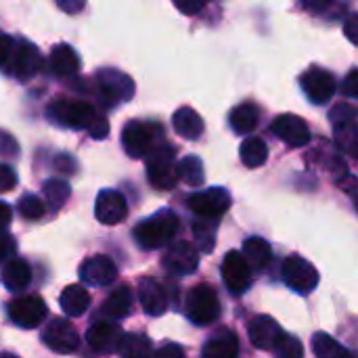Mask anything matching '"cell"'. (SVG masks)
I'll use <instances>...</instances> for the list:
<instances>
[{
  "mask_svg": "<svg viewBox=\"0 0 358 358\" xmlns=\"http://www.w3.org/2000/svg\"><path fill=\"white\" fill-rule=\"evenodd\" d=\"M13 48H15V38L6 36L0 31V69L8 73L10 69V59H13Z\"/></svg>",
  "mask_w": 358,
  "mask_h": 358,
  "instance_id": "obj_39",
  "label": "cell"
},
{
  "mask_svg": "<svg viewBox=\"0 0 358 358\" xmlns=\"http://www.w3.org/2000/svg\"><path fill=\"white\" fill-rule=\"evenodd\" d=\"M0 358H19V357H15V355H0Z\"/></svg>",
  "mask_w": 358,
  "mask_h": 358,
  "instance_id": "obj_51",
  "label": "cell"
},
{
  "mask_svg": "<svg viewBox=\"0 0 358 358\" xmlns=\"http://www.w3.org/2000/svg\"><path fill=\"white\" fill-rule=\"evenodd\" d=\"M300 2L310 13H325L334 4V0H300Z\"/></svg>",
  "mask_w": 358,
  "mask_h": 358,
  "instance_id": "obj_47",
  "label": "cell"
},
{
  "mask_svg": "<svg viewBox=\"0 0 358 358\" xmlns=\"http://www.w3.org/2000/svg\"><path fill=\"white\" fill-rule=\"evenodd\" d=\"M237 352H239V342L235 334L224 329L206 342L201 358H237Z\"/></svg>",
  "mask_w": 358,
  "mask_h": 358,
  "instance_id": "obj_24",
  "label": "cell"
},
{
  "mask_svg": "<svg viewBox=\"0 0 358 358\" xmlns=\"http://www.w3.org/2000/svg\"><path fill=\"white\" fill-rule=\"evenodd\" d=\"M15 254V239L10 235L0 233V260H6Z\"/></svg>",
  "mask_w": 358,
  "mask_h": 358,
  "instance_id": "obj_45",
  "label": "cell"
},
{
  "mask_svg": "<svg viewBox=\"0 0 358 358\" xmlns=\"http://www.w3.org/2000/svg\"><path fill=\"white\" fill-rule=\"evenodd\" d=\"M222 279L229 292L243 294L252 285V268L241 256V252H229L222 262Z\"/></svg>",
  "mask_w": 358,
  "mask_h": 358,
  "instance_id": "obj_14",
  "label": "cell"
},
{
  "mask_svg": "<svg viewBox=\"0 0 358 358\" xmlns=\"http://www.w3.org/2000/svg\"><path fill=\"white\" fill-rule=\"evenodd\" d=\"M153 358H187V355L178 344H166L153 355Z\"/></svg>",
  "mask_w": 358,
  "mask_h": 358,
  "instance_id": "obj_44",
  "label": "cell"
},
{
  "mask_svg": "<svg viewBox=\"0 0 358 358\" xmlns=\"http://www.w3.org/2000/svg\"><path fill=\"white\" fill-rule=\"evenodd\" d=\"M176 170H178V180H185L191 187H199L206 180L203 164L195 155H187L180 164H176Z\"/></svg>",
  "mask_w": 358,
  "mask_h": 358,
  "instance_id": "obj_33",
  "label": "cell"
},
{
  "mask_svg": "<svg viewBox=\"0 0 358 358\" xmlns=\"http://www.w3.org/2000/svg\"><path fill=\"white\" fill-rule=\"evenodd\" d=\"M248 336H250V342L260 348V350H273L277 340L283 336V329L279 327V323L268 317V315H258L256 319L250 321V327H248Z\"/></svg>",
  "mask_w": 358,
  "mask_h": 358,
  "instance_id": "obj_18",
  "label": "cell"
},
{
  "mask_svg": "<svg viewBox=\"0 0 358 358\" xmlns=\"http://www.w3.org/2000/svg\"><path fill=\"white\" fill-rule=\"evenodd\" d=\"M239 155H241V162L248 168H260L268 159V147H266V143L260 136H248L241 143Z\"/></svg>",
  "mask_w": 358,
  "mask_h": 358,
  "instance_id": "obj_28",
  "label": "cell"
},
{
  "mask_svg": "<svg viewBox=\"0 0 358 358\" xmlns=\"http://www.w3.org/2000/svg\"><path fill=\"white\" fill-rule=\"evenodd\" d=\"M216 227H218V220L216 218H197L193 222L195 243L206 254L214 250V243H216Z\"/></svg>",
  "mask_w": 358,
  "mask_h": 358,
  "instance_id": "obj_32",
  "label": "cell"
},
{
  "mask_svg": "<svg viewBox=\"0 0 358 358\" xmlns=\"http://www.w3.org/2000/svg\"><path fill=\"white\" fill-rule=\"evenodd\" d=\"M88 132H90V136H92L94 141L107 138V134H109V122H107V117L101 115V113H96V117H94V122L90 124Z\"/></svg>",
  "mask_w": 358,
  "mask_h": 358,
  "instance_id": "obj_40",
  "label": "cell"
},
{
  "mask_svg": "<svg viewBox=\"0 0 358 358\" xmlns=\"http://www.w3.org/2000/svg\"><path fill=\"white\" fill-rule=\"evenodd\" d=\"M40 67H42V57H40L38 48L27 40H15L8 73L21 82H27L40 71Z\"/></svg>",
  "mask_w": 358,
  "mask_h": 358,
  "instance_id": "obj_10",
  "label": "cell"
},
{
  "mask_svg": "<svg viewBox=\"0 0 358 358\" xmlns=\"http://www.w3.org/2000/svg\"><path fill=\"white\" fill-rule=\"evenodd\" d=\"M336 143L342 147V151L357 155L358 149V134H357V124L348 122V124H338L336 126Z\"/></svg>",
  "mask_w": 358,
  "mask_h": 358,
  "instance_id": "obj_35",
  "label": "cell"
},
{
  "mask_svg": "<svg viewBox=\"0 0 358 358\" xmlns=\"http://www.w3.org/2000/svg\"><path fill=\"white\" fill-rule=\"evenodd\" d=\"M80 279L90 287H107L115 281L117 268L109 256H92L80 264Z\"/></svg>",
  "mask_w": 358,
  "mask_h": 358,
  "instance_id": "obj_16",
  "label": "cell"
},
{
  "mask_svg": "<svg viewBox=\"0 0 358 358\" xmlns=\"http://www.w3.org/2000/svg\"><path fill=\"white\" fill-rule=\"evenodd\" d=\"M10 220H13V210H10V206L4 203V201H0V233L8 229Z\"/></svg>",
  "mask_w": 358,
  "mask_h": 358,
  "instance_id": "obj_49",
  "label": "cell"
},
{
  "mask_svg": "<svg viewBox=\"0 0 358 358\" xmlns=\"http://www.w3.org/2000/svg\"><path fill=\"white\" fill-rule=\"evenodd\" d=\"M55 2L59 4L61 10H65V13H69V15L80 13V10L84 8V4H86V0H55Z\"/></svg>",
  "mask_w": 358,
  "mask_h": 358,
  "instance_id": "obj_48",
  "label": "cell"
},
{
  "mask_svg": "<svg viewBox=\"0 0 358 358\" xmlns=\"http://www.w3.org/2000/svg\"><path fill=\"white\" fill-rule=\"evenodd\" d=\"M178 224V216L172 210H159L134 227V239L143 250H157L174 239Z\"/></svg>",
  "mask_w": 358,
  "mask_h": 358,
  "instance_id": "obj_1",
  "label": "cell"
},
{
  "mask_svg": "<svg viewBox=\"0 0 358 358\" xmlns=\"http://www.w3.org/2000/svg\"><path fill=\"white\" fill-rule=\"evenodd\" d=\"M357 78L358 69H350L348 76H346V80H344V92H346V96H350V99H358Z\"/></svg>",
  "mask_w": 358,
  "mask_h": 358,
  "instance_id": "obj_46",
  "label": "cell"
},
{
  "mask_svg": "<svg viewBox=\"0 0 358 358\" xmlns=\"http://www.w3.org/2000/svg\"><path fill=\"white\" fill-rule=\"evenodd\" d=\"M94 216L101 224L113 227L120 224L126 216H128V203L126 197L120 191L113 189H105L96 195L94 201Z\"/></svg>",
  "mask_w": 358,
  "mask_h": 358,
  "instance_id": "obj_13",
  "label": "cell"
},
{
  "mask_svg": "<svg viewBox=\"0 0 358 358\" xmlns=\"http://www.w3.org/2000/svg\"><path fill=\"white\" fill-rule=\"evenodd\" d=\"M281 275H283L285 285L289 289L298 292V294H310L319 285V273H317V268L308 260H304L302 256H296V254L289 256L283 262Z\"/></svg>",
  "mask_w": 358,
  "mask_h": 358,
  "instance_id": "obj_8",
  "label": "cell"
},
{
  "mask_svg": "<svg viewBox=\"0 0 358 358\" xmlns=\"http://www.w3.org/2000/svg\"><path fill=\"white\" fill-rule=\"evenodd\" d=\"M8 317L23 329L38 327L46 317V304L38 296H19L8 304Z\"/></svg>",
  "mask_w": 358,
  "mask_h": 358,
  "instance_id": "obj_11",
  "label": "cell"
},
{
  "mask_svg": "<svg viewBox=\"0 0 358 358\" xmlns=\"http://www.w3.org/2000/svg\"><path fill=\"white\" fill-rule=\"evenodd\" d=\"M42 340H44V344H46L52 352H57V355H71V352L78 348V344H80V338H78L76 329H73L71 323L65 321V319H55V321L44 329Z\"/></svg>",
  "mask_w": 358,
  "mask_h": 358,
  "instance_id": "obj_17",
  "label": "cell"
},
{
  "mask_svg": "<svg viewBox=\"0 0 358 358\" xmlns=\"http://www.w3.org/2000/svg\"><path fill=\"white\" fill-rule=\"evenodd\" d=\"M273 350H275L277 358H304V346H302V342L298 338H294V336H287V334H283L277 340V344H275Z\"/></svg>",
  "mask_w": 358,
  "mask_h": 358,
  "instance_id": "obj_37",
  "label": "cell"
},
{
  "mask_svg": "<svg viewBox=\"0 0 358 358\" xmlns=\"http://www.w3.org/2000/svg\"><path fill=\"white\" fill-rule=\"evenodd\" d=\"M147 159V178L153 189L170 191L178 185V170H176V149L168 143L153 145L151 151L145 155Z\"/></svg>",
  "mask_w": 358,
  "mask_h": 358,
  "instance_id": "obj_3",
  "label": "cell"
},
{
  "mask_svg": "<svg viewBox=\"0 0 358 358\" xmlns=\"http://www.w3.org/2000/svg\"><path fill=\"white\" fill-rule=\"evenodd\" d=\"M120 329L113 325V323H107V321H96L88 334H86V340L90 344V348L99 355H107V352H115L117 350V344H120Z\"/></svg>",
  "mask_w": 358,
  "mask_h": 358,
  "instance_id": "obj_20",
  "label": "cell"
},
{
  "mask_svg": "<svg viewBox=\"0 0 358 358\" xmlns=\"http://www.w3.org/2000/svg\"><path fill=\"white\" fill-rule=\"evenodd\" d=\"M313 352L317 358H352V355L329 334H315Z\"/></svg>",
  "mask_w": 358,
  "mask_h": 358,
  "instance_id": "obj_31",
  "label": "cell"
},
{
  "mask_svg": "<svg viewBox=\"0 0 358 358\" xmlns=\"http://www.w3.org/2000/svg\"><path fill=\"white\" fill-rule=\"evenodd\" d=\"M59 304L67 317H82L90 306V294L82 285H69L63 289Z\"/></svg>",
  "mask_w": 358,
  "mask_h": 358,
  "instance_id": "obj_25",
  "label": "cell"
},
{
  "mask_svg": "<svg viewBox=\"0 0 358 358\" xmlns=\"http://www.w3.org/2000/svg\"><path fill=\"white\" fill-rule=\"evenodd\" d=\"M17 187V174L10 166L0 164V193L13 191Z\"/></svg>",
  "mask_w": 358,
  "mask_h": 358,
  "instance_id": "obj_41",
  "label": "cell"
},
{
  "mask_svg": "<svg viewBox=\"0 0 358 358\" xmlns=\"http://www.w3.org/2000/svg\"><path fill=\"white\" fill-rule=\"evenodd\" d=\"M271 130L277 134V138H281L285 145L289 147H306L310 143V128L308 124L294 113H283L279 117H275V122L271 124Z\"/></svg>",
  "mask_w": 358,
  "mask_h": 358,
  "instance_id": "obj_12",
  "label": "cell"
},
{
  "mask_svg": "<svg viewBox=\"0 0 358 358\" xmlns=\"http://www.w3.org/2000/svg\"><path fill=\"white\" fill-rule=\"evenodd\" d=\"M17 151H19V147H17L15 138H13L8 132H0V155H10V157H15Z\"/></svg>",
  "mask_w": 358,
  "mask_h": 358,
  "instance_id": "obj_43",
  "label": "cell"
},
{
  "mask_svg": "<svg viewBox=\"0 0 358 358\" xmlns=\"http://www.w3.org/2000/svg\"><path fill=\"white\" fill-rule=\"evenodd\" d=\"M164 266L172 275H191L199 266V254L189 241H178L164 254Z\"/></svg>",
  "mask_w": 358,
  "mask_h": 358,
  "instance_id": "obj_15",
  "label": "cell"
},
{
  "mask_svg": "<svg viewBox=\"0 0 358 358\" xmlns=\"http://www.w3.org/2000/svg\"><path fill=\"white\" fill-rule=\"evenodd\" d=\"M69 193H71V189H69V185L65 180L50 178V180L44 182V197H46V201H48V206L52 210L63 208L65 201L69 199Z\"/></svg>",
  "mask_w": 358,
  "mask_h": 358,
  "instance_id": "obj_34",
  "label": "cell"
},
{
  "mask_svg": "<svg viewBox=\"0 0 358 358\" xmlns=\"http://www.w3.org/2000/svg\"><path fill=\"white\" fill-rule=\"evenodd\" d=\"M96 94L107 107H115L134 96V82L128 73L105 67L96 73Z\"/></svg>",
  "mask_w": 358,
  "mask_h": 358,
  "instance_id": "obj_4",
  "label": "cell"
},
{
  "mask_svg": "<svg viewBox=\"0 0 358 358\" xmlns=\"http://www.w3.org/2000/svg\"><path fill=\"white\" fill-rule=\"evenodd\" d=\"M189 208L195 212L199 218H220L229 212L231 208V195L222 187H212L199 193H193L189 197Z\"/></svg>",
  "mask_w": 358,
  "mask_h": 358,
  "instance_id": "obj_9",
  "label": "cell"
},
{
  "mask_svg": "<svg viewBox=\"0 0 358 358\" xmlns=\"http://www.w3.org/2000/svg\"><path fill=\"white\" fill-rule=\"evenodd\" d=\"M300 86L304 90V94L308 96L310 103L315 105H325L334 99L336 90H338V82L336 76L323 67H310L300 76Z\"/></svg>",
  "mask_w": 358,
  "mask_h": 358,
  "instance_id": "obj_7",
  "label": "cell"
},
{
  "mask_svg": "<svg viewBox=\"0 0 358 358\" xmlns=\"http://www.w3.org/2000/svg\"><path fill=\"white\" fill-rule=\"evenodd\" d=\"M329 120L334 122V126L355 122V120H357V109H355L350 103H340V105H336V107L329 111Z\"/></svg>",
  "mask_w": 358,
  "mask_h": 358,
  "instance_id": "obj_38",
  "label": "cell"
},
{
  "mask_svg": "<svg viewBox=\"0 0 358 358\" xmlns=\"http://www.w3.org/2000/svg\"><path fill=\"white\" fill-rule=\"evenodd\" d=\"M357 25H358V17L357 15H350L348 21H346V36L350 42H357Z\"/></svg>",
  "mask_w": 358,
  "mask_h": 358,
  "instance_id": "obj_50",
  "label": "cell"
},
{
  "mask_svg": "<svg viewBox=\"0 0 358 358\" xmlns=\"http://www.w3.org/2000/svg\"><path fill=\"white\" fill-rule=\"evenodd\" d=\"M172 126H174L176 134H180L187 141H197L206 130V124H203L201 115L193 107L176 109L174 115H172Z\"/></svg>",
  "mask_w": 358,
  "mask_h": 358,
  "instance_id": "obj_21",
  "label": "cell"
},
{
  "mask_svg": "<svg viewBox=\"0 0 358 358\" xmlns=\"http://www.w3.org/2000/svg\"><path fill=\"white\" fill-rule=\"evenodd\" d=\"M159 134H162V124L132 120L122 130V145L130 157L141 159L151 151V147L155 145V138Z\"/></svg>",
  "mask_w": 358,
  "mask_h": 358,
  "instance_id": "obj_5",
  "label": "cell"
},
{
  "mask_svg": "<svg viewBox=\"0 0 358 358\" xmlns=\"http://www.w3.org/2000/svg\"><path fill=\"white\" fill-rule=\"evenodd\" d=\"M258 122H260V113L254 103H241L229 115V124L237 134H252Z\"/></svg>",
  "mask_w": 358,
  "mask_h": 358,
  "instance_id": "obj_26",
  "label": "cell"
},
{
  "mask_svg": "<svg viewBox=\"0 0 358 358\" xmlns=\"http://www.w3.org/2000/svg\"><path fill=\"white\" fill-rule=\"evenodd\" d=\"M117 352L122 358H151V344L143 336L126 334L120 338Z\"/></svg>",
  "mask_w": 358,
  "mask_h": 358,
  "instance_id": "obj_30",
  "label": "cell"
},
{
  "mask_svg": "<svg viewBox=\"0 0 358 358\" xmlns=\"http://www.w3.org/2000/svg\"><path fill=\"white\" fill-rule=\"evenodd\" d=\"M187 317L195 325H212L220 317V302L210 285H197L189 292Z\"/></svg>",
  "mask_w": 358,
  "mask_h": 358,
  "instance_id": "obj_6",
  "label": "cell"
},
{
  "mask_svg": "<svg viewBox=\"0 0 358 358\" xmlns=\"http://www.w3.org/2000/svg\"><path fill=\"white\" fill-rule=\"evenodd\" d=\"M31 281V268L25 260H8L2 268V283L8 292L21 294Z\"/></svg>",
  "mask_w": 358,
  "mask_h": 358,
  "instance_id": "obj_23",
  "label": "cell"
},
{
  "mask_svg": "<svg viewBox=\"0 0 358 358\" xmlns=\"http://www.w3.org/2000/svg\"><path fill=\"white\" fill-rule=\"evenodd\" d=\"M208 0H174L176 8L185 15H197L203 6H206Z\"/></svg>",
  "mask_w": 358,
  "mask_h": 358,
  "instance_id": "obj_42",
  "label": "cell"
},
{
  "mask_svg": "<svg viewBox=\"0 0 358 358\" xmlns=\"http://www.w3.org/2000/svg\"><path fill=\"white\" fill-rule=\"evenodd\" d=\"M138 300H141L143 310L149 317H162L168 310V296H166L164 287L151 277L141 279V283H138Z\"/></svg>",
  "mask_w": 358,
  "mask_h": 358,
  "instance_id": "obj_19",
  "label": "cell"
},
{
  "mask_svg": "<svg viewBox=\"0 0 358 358\" xmlns=\"http://www.w3.org/2000/svg\"><path fill=\"white\" fill-rule=\"evenodd\" d=\"M245 262L250 264V268H258V271H264L268 264H271V258H273V250L271 245L260 239V237H250L245 243H243V254Z\"/></svg>",
  "mask_w": 358,
  "mask_h": 358,
  "instance_id": "obj_27",
  "label": "cell"
},
{
  "mask_svg": "<svg viewBox=\"0 0 358 358\" xmlns=\"http://www.w3.org/2000/svg\"><path fill=\"white\" fill-rule=\"evenodd\" d=\"M19 214L25 220H40L46 214V206H44V201L38 195L27 193V195H23L19 199Z\"/></svg>",
  "mask_w": 358,
  "mask_h": 358,
  "instance_id": "obj_36",
  "label": "cell"
},
{
  "mask_svg": "<svg viewBox=\"0 0 358 358\" xmlns=\"http://www.w3.org/2000/svg\"><path fill=\"white\" fill-rule=\"evenodd\" d=\"M130 308H132V294H130V289L126 285L115 287L109 294V298L105 300V304H103L105 315L111 317V319H124V317H128L130 315Z\"/></svg>",
  "mask_w": 358,
  "mask_h": 358,
  "instance_id": "obj_29",
  "label": "cell"
},
{
  "mask_svg": "<svg viewBox=\"0 0 358 358\" xmlns=\"http://www.w3.org/2000/svg\"><path fill=\"white\" fill-rule=\"evenodd\" d=\"M46 115L50 122H55L59 126L73 128V130H88L96 117V109L88 101L57 96L46 107Z\"/></svg>",
  "mask_w": 358,
  "mask_h": 358,
  "instance_id": "obj_2",
  "label": "cell"
},
{
  "mask_svg": "<svg viewBox=\"0 0 358 358\" xmlns=\"http://www.w3.org/2000/svg\"><path fill=\"white\" fill-rule=\"evenodd\" d=\"M50 71L59 78H71L80 69V57L69 44H57L50 52Z\"/></svg>",
  "mask_w": 358,
  "mask_h": 358,
  "instance_id": "obj_22",
  "label": "cell"
}]
</instances>
